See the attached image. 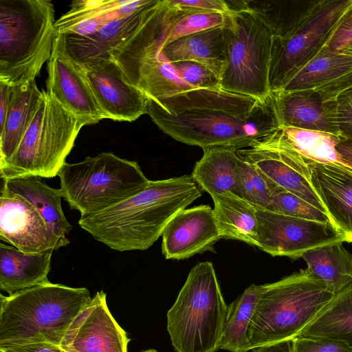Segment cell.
I'll return each instance as SVG.
<instances>
[{"instance_id": "e0dca14e", "label": "cell", "mask_w": 352, "mask_h": 352, "mask_svg": "<svg viewBox=\"0 0 352 352\" xmlns=\"http://www.w3.org/2000/svg\"><path fill=\"white\" fill-rule=\"evenodd\" d=\"M46 93L86 125L105 119L81 68L56 40L47 61Z\"/></svg>"}, {"instance_id": "1f68e13d", "label": "cell", "mask_w": 352, "mask_h": 352, "mask_svg": "<svg viewBox=\"0 0 352 352\" xmlns=\"http://www.w3.org/2000/svg\"><path fill=\"white\" fill-rule=\"evenodd\" d=\"M278 131L286 142L305 160L333 165L352 173V168L336 150L338 132H327L280 126Z\"/></svg>"}, {"instance_id": "d6a6232c", "label": "cell", "mask_w": 352, "mask_h": 352, "mask_svg": "<svg viewBox=\"0 0 352 352\" xmlns=\"http://www.w3.org/2000/svg\"><path fill=\"white\" fill-rule=\"evenodd\" d=\"M261 291L262 285L252 284L228 306L219 349L230 352L252 350L248 331Z\"/></svg>"}, {"instance_id": "8992f818", "label": "cell", "mask_w": 352, "mask_h": 352, "mask_svg": "<svg viewBox=\"0 0 352 352\" xmlns=\"http://www.w3.org/2000/svg\"><path fill=\"white\" fill-rule=\"evenodd\" d=\"M54 7L47 0H0V81L35 80L56 36Z\"/></svg>"}, {"instance_id": "4fadbf2b", "label": "cell", "mask_w": 352, "mask_h": 352, "mask_svg": "<svg viewBox=\"0 0 352 352\" xmlns=\"http://www.w3.org/2000/svg\"><path fill=\"white\" fill-rule=\"evenodd\" d=\"M236 153L270 184L298 196L326 214L309 182L307 161L286 142L278 129L249 146L237 149Z\"/></svg>"}, {"instance_id": "8fae6325", "label": "cell", "mask_w": 352, "mask_h": 352, "mask_svg": "<svg viewBox=\"0 0 352 352\" xmlns=\"http://www.w3.org/2000/svg\"><path fill=\"white\" fill-rule=\"evenodd\" d=\"M352 8V1L324 3L307 21L296 22L282 37L273 36L269 74L270 92L278 91L285 82L320 50V45Z\"/></svg>"}, {"instance_id": "ab89813d", "label": "cell", "mask_w": 352, "mask_h": 352, "mask_svg": "<svg viewBox=\"0 0 352 352\" xmlns=\"http://www.w3.org/2000/svg\"><path fill=\"white\" fill-rule=\"evenodd\" d=\"M350 10L336 25L322 47L330 51L341 52L352 45V14Z\"/></svg>"}, {"instance_id": "277c9868", "label": "cell", "mask_w": 352, "mask_h": 352, "mask_svg": "<svg viewBox=\"0 0 352 352\" xmlns=\"http://www.w3.org/2000/svg\"><path fill=\"white\" fill-rule=\"evenodd\" d=\"M184 10L170 0H153L137 29L109 53L129 82L148 99L195 89L178 76L161 51L171 24Z\"/></svg>"}, {"instance_id": "6da1fadb", "label": "cell", "mask_w": 352, "mask_h": 352, "mask_svg": "<svg viewBox=\"0 0 352 352\" xmlns=\"http://www.w3.org/2000/svg\"><path fill=\"white\" fill-rule=\"evenodd\" d=\"M147 114L174 140L203 149L245 148L280 127L272 94L261 100L219 88L148 99Z\"/></svg>"}, {"instance_id": "60d3db41", "label": "cell", "mask_w": 352, "mask_h": 352, "mask_svg": "<svg viewBox=\"0 0 352 352\" xmlns=\"http://www.w3.org/2000/svg\"><path fill=\"white\" fill-rule=\"evenodd\" d=\"M351 89L352 70L340 78L314 88L305 94H314L318 96L321 104H324Z\"/></svg>"}, {"instance_id": "ffe728a7", "label": "cell", "mask_w": 352, "mask_h": 352, "mask_svg": "<svg viewBox=\"0 0 352 352\" xmlns=\"http://www.w3.org/2000/svg\"><path fill=\"white\" fill-rule=\"evenodd\" d=\"M153 1L133 14L109 21L91 35L80 37L57 34L55 40L64 53L80 67L109 58L111 51L137 29Z\"/></svg>"}, {"instance_id": "8d00e7d4", "label": "cell", "mask_w": 352, "mask_h": 352, "mask_svg": "<svg viewBox=\"0 0 352 352\" xmlns=\"http://www.w3.org/2000/svg\"><path fill=\"white\" fill-rule=\"evenodd\" d=\"M172 65L178 76L195 89H220L219 77L204 64L188 60Z\"/></svg>"}, {"instance_id": "f907efd6", "label": "cell", "mask_w": 352, "mask_h": 352, "mask_svg": "<svg viewBox=\"0 0 352 352\" xmlns=\"http://www.w3.org/2000/svg\"><path fill=\"white\" fill-rule=\"evenodd\" d=\"M63 352H67V351H63Z\"/></svg>"}, {"instance_id": "681fc988", "label": "cell", "mask_w": 352, "mask_h": 352, "mask_svg": "<svg viewBox=\"0 0 352 352\" xmlns=\"http://www.w3.org/2000/svg\"><path fill=\"white\" fill-rule=\"evenodd\" d=\"M350 12L352 14V8H351Z\"/></svg>"}, {"instance_id": "2e32d148", "label": "cell", "mask_w": 352, "mask_h": 352, "mask_svg": "<svg viewBox=\"0 0 352 352\" xmlns=\"http://www.w3.org/2000/svg\"><path fill=\"white\" fill-rule=\"evenodd\" d=\"M0 239L27 254L59 249L36 208L5 184L0 198Z\"/></svg>"}, {"instance_id": "7a4b0ae2", "label": "cell", "mask_w": 352, "mask_h": 352, "mask_svg": "<svg viewBox=\"0 0 352 352\" xmlns=\"http://www.w3.org/2000/svg\"><path fill=\"white\" fill-rule=\"evenodd\" d=\"M201 196L191 175L150 180L129 199L107 210L80 216L78 224L94 239L118 252L146 250L170 221Z\"/></svg>"}, {"instance_id": "5b68a950", "label": "cell", "mask_w": 352, "mask_h": 352, "mask_svg": "<svg viewBox=\"0 0 352 352\" xmlns=\"http://www.w3.org/2000/svg\"><path fill=\"white\" fill-rule=\"evenodd\" d=\"M333 296L307 268L262 285L248 331L251 349L292 340Z\"/></svg>"}, {"instance_id": "ba28073f", "label": "cell", "mask_w": 352, "mask_h": 352, "mask_svg": "<svg viewBox=\"0 0 352 352\" xmlns=\"http://www.w3.org/2000/svg\"><path fill=\"white\" fill-rule=\"evenodd\" d=\"M44 90V89H43ZM85 123L45 91L14 154L0 164L3 181L57 176Z\"/></svg>"}, {"instance_id": "ee69618b", "label": "cell", "mask_w": 352, "mask_h": 352, "mask_svg": "<svg viewBox=\"0 0 352 352\" xmlns=\"http://www.w3.org/2000/svg\"><path fill=\"white\" fill-rule=\"evenodd\" d=\"M336 150L342 159L352 168V129L338 131Z\"/></svg>"}, {"instance_id": "d590c367", "label": "cell", "mask_w": 352, "mask_h": 352, "mask_svg": "<svg viewBox=\"0 0 352 352\" xmlns=\"http://www.w3.org/2000/svg\"><path fill=\"white\" fill-rule=\"evenodd\" d=\"M271 210L318 221H329L327 214L298 196L274 186L272 188Z\"/></svg>"}, {"instance_id": "b9f144b4", "label": "cell", "mask_w": 352, "mask_h": 352, "mask_svg": "<svg viewBox=\"0 0 352 352\" xmlns=\"http://www.w3.org/2000/svg\"><path fill=\"white\" fill-rule=\"evenodd\" d=\"M174 6L196 10L220 12L226 14H233L228 1L224 0H170Z\"/></svg>"}, {"instance_id": "7402d4cb", "label": "cell", "mask_w": 352, "mask_h": 352, "mask_svg": "<svg viewBox=\"0 0 352 352\" xmlns=\"http://www.w3.org/2000/svg\"><path fill=\"white\" fill-rule=\"evenodd\" d=\"M162 52L170 63L198 62L221 78L227 62L226 28H214L181 37L164 45Z\"/></svg>"}, {"instance_id": "9a60e30c", "label": "cell", "mask_w": 352, "mask_h": 352, "mask_svg": "<svg viewBox=\"0 0 352 352\" xmlns=\"http://www.w3.org/2000/svg\"><path fill=\"white\" fill-rule=\"evenodd\" d=\"M106 293L97 292L71 322L60 342L67 352H127L131 340L111 315Z\"/></svg>"}, {"instance_id": "3957f363", "label": "cell", "mask_w": 352, "mask_h": 352, "mask_svg": "<svg viewBox=\"0 0 352 352\" xmlns=\"http://www.w3.org/2000/svg\"><path fill=\"white\" fill-rule=\"evenodd\" d=\"M0 349L36 342L60 346L78 314L91 300L86 287L50 281L0 298Z\"/></svg>"}, {"instance_id": "4316f807", "label": "cell", "mask_w": 352, "mask_h": 352, "mask_svg": "<svg viewBox=\"0 0 352 352\" xmlns=\"http://www.w3.org/2000/svg\"><path fill=\"white\" fill-rule=\"evenodd\" d=\"M203 150V156L196 162L191 174L194 181L210 196L228 191L239 196L236 172L239 157L237 148L214 146Z\"/></svg>"}, {"instance_id": "d6986e66", "label": "cell", "mask_w": 352, "mask_h": 352, "mask_svg": "<svg viewBox=\"0 0 352 352\" xmlns=\"http://www.w3.org/2000/svg\"><path fill=\"white\" fill-rule=\"evenodd\" d=\"M307 162L309 182L329 221L345 242L352 243V173L331 164Z\"/></svg>"}, {"instance_id": "c3c4849f", "label": "cell", "mask_w": 352, "mask_h": 352, "mask_svg": "<svg viewBox=\"0 0 352 352\" xmlns=\"http://www.w3.org/2000/svg\"><path fill=\"white\" fill-rule=\"evenodd\" d=\"M142 352H157V351L155 349H148V350H146V351H144Z\"/></svg>"}, {"instance_id": "cb8c5ba5", "label": "cell", "mask_w": 352, "mask_h": 352, "mask_svg": "<svg viewBox=\"0 0 352 352\" xmlns=\"http://www.w3.org/2000/svg\"><path fill=\"white\" fill-rule=\"evenodd\" d=\"M8 189L28 200L45 220L58 248L69 243L67 235L72 226L66 219L61 205L60 188L48 186L42 178L26 177L3 181Z\"/></svg>"}, {"instance_id": "9c48e42d", "label": "cell", "mask_w": 352, "mask_h": 352, "mask_svg": "<svg viewBox=\"0 0 352 352\" xmlns=\"http://www.w3.org/2000/svg\"><path fill=\"white\" fill-rule=\"evenodd\" d=\"M58 176L63 198L80 216L118 205L143 190L150 182L138 162L111 152L66 162Z\"/></svg>"}, {"instance_id": "7c38bea8", "label": "cell", "mask_w": 352, "mask_h": 352, "mask_svg": "<svg viewBox=\"0 0 352 352\" xmlns=\"http://www.w3.org/2000/svg\"><path fill=\"white\" fill-rule=\"evenodd\" d=\"M259 247L272 256L296 260L309 250L345 242L330 221H318L256 206Z\"/></svg>"}, {"instance_id": "484cf974", "label": "cell", "mask_w": 352, "mask_h": 352, "mask_svg": "<svg viewBox=\"0 0 352 352\" xmlns=\"http://www.w3.org/2000/svg\"><path fill=\"white\" fill-rule=\"evenodd\" d=\"M222 238L259 247L256 206L232 192L211 195Z\"/></svg>"}, {"instance_id": "83f0119b", "label": "cell", "mask_w": 352, "mask_h": 352, "mask_svg": "<svg viewBox=\"0 0 352 352\" xmlns=\"http://www.w3.org/2000/svg\"><path fill=\"white\" fill-rule=\"evenodd\" d=\"M285 82L278 91L305 93L333 81L352 70V56L322 47Z\"/></svg>"}, {"instance_id": "f1b7e54d", "label": "cell", "mask_w": 352, "mask_h": 352, "mask_svg": "<svg viewBox=\"0 0 352 352\" xmlns=\"http://www.w3.org/2000/svg\"><path fill=\"white\" fill-rule=\"evenodd\" d=\"M298 336L337 340L352 349V283L335 294Z\"/></svg>"}, {"instance_id": "4dcf8cb0", "label": "cell", "mask_w": 352, "mask_h": 352, "mask_svg": "<svg viewBox=\"0 0 352 352\" xmlns=\"http://www.w3.org/2000/svg\"><path fill=\"white\" fill-rule=\"evenodd\" d=\"M301 258L307 268L334 294L352 283V255L344 247L343 241L316 248Z\"/></svg>"}, {"instance_id": "603a6c76", "label": "cell", "mask_w": 352, "mask_h": 352, "mask_svg": "<svg viewBox=\"0 0 352 352\" xmlns=\"http://www.w3.org/2000/svg\"><path fill=\"white\" fill-rule=\"evenodd\" d=\"M54 250L24 253L11 245L0 244V289L9 295L50 281Z\"/></svg>"}, {"instance_id": "bcb514c9", "label": "cell", "mask_w": 352, "mask_h": 352, "mask_svg": "<svg viewBox=\"0 0 352 352\" xmlns=\"http://www.w3.org/2000/svg\"><path fill=\"white\" fill-rule=\"evenodd\" d=\"M252 352H292V340H286L255 347Z\"/></svg>"}, {"instance_id": "ac0fdd59", "label": "cell", "mask_w": 352, "mask_h": 352, "mask_svg": "<svg viewBox=\"0 0 352 352\" xmlns=\"http://www.w3.org/2000/svg\"><path fill=\"white\" fill-rule=\"evenodd\" d=\"M162 252L166 259L182 260L206 251L222 239L208 205L185 208L170 221L162 233Z\"/></svg>"}, {"instance_id": "836d02e7", "label": "cell", "mask_w": 352, "mask_h": 352, "mask_svg": "<svg viewBox=\"0 0 352 352\" xmlns=\"http://www.w3.org/2000/svg\"><path fill=\"white\" fill-rule=\"evenodd\" d=\"M236 182L240 197L255 206L267 209L270 208L273 184L250 162L240 157Z\"/></svg>"}, {"instance_id": "30bf717a", "label": "cell", "mask_w": 352, "mask_h": 352, "mask_svg": "<svg viewBox=\"0 0 352 352\" xmlns=\"http://www.w3.org/2000/svg\"><path fill=\"white\" fill-rule=\"evenodd\" d=\"M225 28L227 62L221 76L220 89L265 100L271 94V30L254 14L243 8L230 15Z\"/></svg>"}, {"instance_id": "f35d334b", "label": "cell", "mask_w": 352, "mask_h": 352, "mask_svg": "<svg viewBox=\"0 0 352 352\" xmlns=\"http://www.w3.org/2000/svg\"><path fill=\"white\" fill-rule=\"evenodd\" d=\"M292 344V352H352L346 344L331 339L298 336Z\"/></svg>"}, {"instance_id": "74e56055", "label": "cell", "mask_w": 352, "mask_h": 352, "mask_svg": "<svg viewBox=\"0 0 352 352\" xmlns=\"http://www.w3.org/2000/svg\"><path fill=\"white\" fill-rule=\"evenodd\" d=\"M322 105L328 120L337 131L352 129V89Z\"/></svg>"}, {"instance_id": "7dc6e473", "label": "cell", "mask_w": 352, "mask_h": 352, "mask_svg": "<svg viewBox=\"0 0 352 352\" xmlns=\"http://www.w3.org/2000/svg\"><path fill=\"white\" fill-rule=\"evenodd\" d=\"M341 52H344L347 53L352 56V45L345 48L344 50H343Z\"/></svg>"}, {"instance_id": "e575fe53", "label": "cell", "mask_w": 352, "mask_h": 352, "mask_svg": "<svg viewBox=\"0 0 352 352\" xmlns=\"http://www.w3.org/2000/svg\"><path fill=\"white\" fill-rule=\"evenodd\" d=\"M230 15L186 8L173 22L164 45L183 36L214 28L225 27Z\"/></svg>"}, {"instance_id": "f6af8a7d", "label": "cell", "mask_w": 352, "mask_h": 352, "mask_svg": "<svg viewBox=\"0 0 352 352\" xmlns=\"http://www.w3.org/2000/svg\"><path fill=\"white\" fill-rule=\"evenodd\" d=\"M14 88V85L0 81V126L5 122Z\"/></svg>"}, {"instance_id": "44dd1931", "label": "cell", "mask_w": 352, "mask_h": 352, "mask_svg": "<svg viewBox=\"0 0 352 352\" xmlns=\"http://www.w3.org/2000/svg\"><path fill=\"white\" fill-rule=\"evenodd\" d=\"M151 0H78L70 5L67 12L55 22L57 34L87 36L104 25L122 16L133 14Z\"/></svg>"}, {"instance_id": "7bdbcfd3", "label": "cell", "mask_w": 352, "mask_h": 352, "mask_svg": "<svg viewBox=\"0 0 352 352\" xmlns=\"http://www.w3.org/2000/svg\"><path fill=\"white\" fill-rule=\"evenodd\" d=\"M1 352H63L60 346L48 342H30L0 349Z\"/></svg>"}, {"instance_id": "f546056e", "label": "cell", "mask_w": 352, "mask_h": 352, "mask_svg": "<svg viewBox=\"0 0 352 352\" xmlns=\"http://www.w3.org/2000/svg\"><path fill=\"white\" fill-rule=\"evenodd\" d=\"M279 125L338 132L328 120L323 106L304 93L272 92Z\"/></svg>"}, {"instance_id": "d4e9b609", "label": "cell", "mask_w": 352, "mask_h": 352, "mask_svg": "<svg viewBox=\"0 0 352 352\" xmlns=\"http://www.w3.org/2000/svg\"><path fill=\"white\" fill-rule=\"evenodd\" d=\"M35 80L14 86L6 120L0 126V164L18 148L43 96Z\"/></svg>"}, {"instance_id": "5bb4252c", "label": "cell", "mask_w": 352, "mask_h": 352, "mask_svg": "<svg viewBox=\"0 0 352 352\" xmlns=\"http://www.w3.org/2000/svg\"><path fill=\"white\" fill-rule=\"evenodd\" d=\"M80 67L104 118L133 122L147 113L148 98L129 82L111 56Z\"/></svg>"}, {"instance_id": "52a82bcc", "label": "cell", "mask_w": 352, "mask_h": 352, "mask_svg": "<svg viewBox=\"0 0 352 352\" xmlns=\"http://www.w3.org/2000/svg\"><path fill=\"white\" fill-rule=\"evenodd\" d=\"M227 311L212 263H198L166 314L167 331L175 351L219 350Z\"/></svg>"}]
</instances>
